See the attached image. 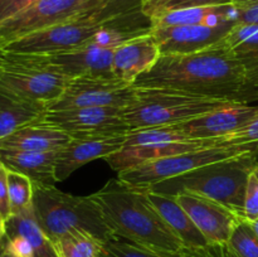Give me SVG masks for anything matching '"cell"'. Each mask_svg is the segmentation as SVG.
<instances>
[{
	"label": "cell",
	"instance_id": "8fae6325",
	"mask_svg": "<svg viewBox=\"0 0 258 257\" xmlns=\"http://www.w3.org/2000/svg\"><path fill=\"white\" fill-rule=\"evenodd\" d=\"M136 88L133 83L116 77L72 78L59 98L48 110H68L85 107L125 108L135 98Z\"/></svg>",
	"mask_w": 258,
	"mask_h": 257
},
{
	"label": "cell",
	"instance_id": "603a6c76",
	"mask_svg": "<svg viewBox=\"0 0 258 257\" xmlns=\"http://www.w3.org/2000/svg\"><path fill=\"white\" fill-rule=\"evenodd\" d=\"M47 110L42 103L18 100L0 92V140L42 118Z\"/></svg>",
	"mask_w": 258,
	"mask_h": 257
},
{
	"label": "cell",
	"instance_id": "8992f818",
	"mask_svg": "<svg viewBox=\"0 0 258 257\" xmlns=\"http://www.w3.org/2000/svg\"><path fill=\"white\" fill-rule=\"evenodd\" d=\"M72 78L55 70L44 54L5 52L0 71V92L49 108Z\"/></svg>",
	"mask_w": 258,
	"mask_h": 257
},
{
	"label": "cell",
	"instance_id": "4fadbf2b",
	"mask_svg": "<svg viewBox=\"0 0 258 257\" xmlns=\"http://www.w3.org/2000/svg\"><path fill=\"white\" fill-rule=\"evenodd\" d=\"M174 197L207 241L217 248H226L234 227L242 217L219 202L199 194L184 191Z\"/></svg>",
	"mask_w": 258,
	"mask_h": 257
},
{
	"label": "cell",
	"instance_id": "4dcf8cb0",
	"mask_svg": "<svg viewBox=\"0 0 258 257\" xmlns=\"http://www.w3.org/2000/svg\"><path fill=\"white\" fill-rule=\"evenodd\" d=\"M233 52L258 81V32L254 33L246 42L234 48Z\"/></svg>",
	"mask_w": 258,
	"mask_h": 257
},
{
	"label": "cell",
	"instance_id": "f6af8a7d",
	"mask_svg": "<svg viewBox=\"0 0 258 257\" xmlns=\"http://www.w3.org/2000/svg\"><path fill=\"white\" fill-rule=\"evenodd\" d=\"M229 2H231V3H233V2H236V0H229Z\"/></svg>",
	"mask_w": 258,
	"mask_h": 257
},
{
	"label": "cell",
	"instance_id": "52a82bcc",
	"mask_svg": "<svg viewBox=\"0 0 258 257\" xmlns=\"http://www.w3.org/2000/svg\"><path fill=\"white\" fill-rule=\"evenodd\" d=\"M218 145L228 144L224 143L223 138L189 139L171 126L138 128L126 135L121 150L105 160L113 170L120 173L156 159Z\"/></svg>",
	"mask_w": 258,
	"mask_h": 257
},
{
	"label": "cell",
	"instance_id": "ac0fdd59",
	"mask_svg": "<svg viewBox=\"0 0 258 257\" xmlns=\"http://www.w3.org/2000/svg\"><path fill=\"white\" fill-rule=\"evenodd\" d=\"M126 135L108 138L75 139L57 151L55 159V179L63 181L85 164L97 159H106L121 150Z\"/></svg>",
	"mask_w": 258,
	"mask_h": 257
},
{
	"label": "cell",
	"instance_id": "e575fe53",
	"mask_svg": "<svg viewBox=\"0 0 258 257\" xmlns=\"http://www.w3.org/2000/svg\"><path fill=\"white\" fill-rule=\"evenodd\" d=\"M38 0H0V23L18 14Z\"/></svg>",
	"mask_w": 258,
	"mask_h": 257
},
{
	"label": "cell",
	"instance_id": "2e32d148",
	"mask_svg": "<svg viewBox=\"0 0 258 257\" xmlns=\"http://www.w3.org/2000/svg\"><path fill=\"white\" fill-rule=\"evenodd\" d=\"M144 189H146L149 199L153 202L174 233L180 238L189 253L198 257H224L226 248H217L207 241L204 234L178 203L175 197L156 193L148 188Z\"/></svg>",
	"mask_w": 258,
	"mask_h": 257
},
{
	"label": "cell",
	"instance_id": "d6a6232c",
	"mask_svg": "<svg viewBox=\"0 0 258 257\" xmlns=\"http://www.w3.org/2000/svg\"><path fill=\"white\" fill-rule=\"evenodd\" d=\"M243 218L253 221L258 218V178L254 173L251 174L247 184L246 196H244Z\"/></svg>",
	"mask_w": 258,
	"mask_h": 257
},
{
	"label": "cell",
	"instance_id": "44dd1931",
	"mask_svg": "<svg viewBox=\"0 0 258 257\" xmlns=\"http://www.w3.org/2000/svg\"><path fill=\"white\" fill-rule=\"evenodd\" d=\"M71 140L63 131L39 122L29 123L18 128L0 140V149L22 151H54L59 150Z\"/></svg>",
	"mask_w": 258,
	"mask_h": 257
},
{
	"label": "cell",
	"instance_id": "836d02e7",
	"mask_svg": "<svg viewBox=\"0 0 258 257\" xmlns=\"http://www.w3.org/2000/svg\"><path fill=\"white\" fill-rule=\"evenodd\" d=\"M256 32H258L257 24H236L226 37L224 43L229 48L234 49L239 44H242L247 39H249Z\"/></svg>",
	"mask_w": 258,
	"mask_h": 257
},
{
	"label": "cell",
	"instance_id": "60d3db41",
	"mask_svg": "<svg viewBox=\"0 0 258 257\" xmlns=\"http://www.w3.org/2000/svg\"><path fill=\"white\" fill-rule=\"evenodd\" d=\"M248 223L251 224L252 229H253L254 233H256L257 236H258V218L257 219H253V221H248Z\"/></svg>",
	"mask_w": 258,
	"mask_h": 257
},
{
	"label": "cell",
	"instance_id": "5b68a950",
	"mask_svg": "<svg viewBox=\"0 0 258 257\" xmlns=\"http://www.w3.org/2000/svg\"><path fill=\"white\" fill-rule=\"evenodd\" d=\"M135 88L134 101L122 108L123 120L131 130L175 125L236 103L174 88Z\"/></svg>",
	"mask_w": 258,
	"mask_h": 257
},
{
	"label": "cell",
	"instance_id": "8d00e7d4",
	"mask_svg": "<svg viewBox=\"0 0 258 257\" xmlns=\"http://www.w3.org/2000/svg\"><path fill=\"white\" fill-rule=\"evenodd\" d=\"M237 24H257L258 25V4L249 7L237 8Z\"/></svg>",
	"mask_w": 258,
	"mask_h": 257
},
{
	"label": "cell",
	"instance_id": "ba28073f",
	"mask_svg": "<svg viewBox=\"0 0 258 257\" xmlns=\"http://www.w3.org/2000/svg\"><path fill=\"white\" fill-rule=\"evenodd\" d=\"M256 151H258V143L211 146L148 161L133 169L120 171L117 178L123 183L136 188H149L154 184L183 175L208 164Z\"/></svg>",
	"mask_w": 258,
	"mask_h": 257
},
{
	"label": "cell",
	"instance_id": "ffe728a7",
	"mask_svg": "<svg viewBox=\"0 0 258 257\" xmlns=\"http://www.w3.org/2000/svg\"><path fill=\"white\" fill-rule=\"evenodd\" d=\"M57 151H22L0 149V163L27 175L34 185L52 186L55 179Z\"/></svg>",
	"mask_w": 258,
	"mask_h": 257
},
{
	"label": "cell",
	"instance_id": "4316f807",
	"mask_svg": "<svg viewBox=\"0 0 258 257\" xmlns=\"http://www.w3.org/2000/svg\"><path fill=\"white\" fill-rule=\"evenodd\" d=\"M223 4H231V2L229 0H144L141 12L146 18L153 20L176 10Z\"/></svg>",
	"mask_w": 258,
	"mask_h": 257
},
{
	"label": "cell",
	"instance_id": "f546056e",
	"mask_svg": "<svg viewBox=\"0 0 258 257\" xmlns=\"http://www.w3.org/2000/svg\"><path fill=\"white\" fill-rule=\"evenodd\" d=\"M100 257H197L183 253H165L143 248L130 242L113 239L102 244Z\"/></svg>",
	"mask_w": 258,
	"mask_h": 257
},
{
	"label": "cell",
	"instance_id": "7bdbcfd3",
	"mask_svg": "<svg viewBox=\"0 0 258 257\" xmlns=\"http://www.w3.org/2000/svg\"><path fill=\"white\" fill-rule=\"evenodd\" d=\"M3 55H4V49H3V45L0 44V71H2V63H3Z\"/></svg>",
	"mask_w": 258,
	"mask_h": 257
},
{
	"label": "cell",
	"instance_id": "d6986e66",
	"mask_svg": "<svg viewBox=\"0 0 258 257\" xmlns=\"http://www.w3.org/2000/svg\"><path fill=\"white\" fill-rule=\"evenodd\" d=\"M160 55L159 45L151 33L133 38L118 45L113 52V76L134 85L136 78L150 70Z\"/></svg>",
	"mask_w": 258,
	"mask_h": 257
},
{
	"label": "cell",
	"instance_id": "f1b7e54d",
	"mask_svg": "<svg viewBox=\"0 0 258 257\" xmlns=\"http://www.w3.org/2000/svg\"><path fill=\"white\" fill-rule=\"evenodd\" d=\"M144 0H82L85 13H98L103 19L110 20L120 15L141 10Z\"/></svg>",
	"mask_w": 258,
	"mask_h": 257
},
{
	"label": "cell",
	"instance_id": "7a4b0ae2",
	"mask_svg": "<svg viewBox=\"0 0 258 257\" xmlns=\"http://www.w3.org/2000/svg\"><path fill=\"white\" fill-rule=\"evenodd\" d=\"M91 197L118 239L125 238L151 251L194 256L159 213L146 189L128 185L116 178L110 179Z\"/></svg>",
	"mask_w": 258,
	"mask_h": 257
},
{
	"label": "cell",
	"instance_id": "e0dca14e",
	"mask_svg": "<svg viewBox=\"0 0 258 257\" xmlns=\"http://www.w3.org/2000/svg\"><path fill=\"white\" fill-rule=\"evenodd\" d=\"M113 52L115 48L103 47L92 38L73 49L44 55L55 70L70 78L83 76L115 77L112 72Z\"/></svg>",
	"mask_w": 258,
	"mask_h": 257
},
{
	"label": "cell",
	"instance_id": "7c38bea8",
	"mask_svg": "<svg viewBox=\"0 0 258 257\" xmlns=\"http://www.w3.org/2000/svg\"><path fill=\"white\" fill-rule=\"evenodd\" d=\"M83 13L82 0H38L0 23V44L57 25Z\"/></svg>",
	"mask_w": 258,
	"mask_h": 257
},
{
	"label": "cell",
	"instance_id": "83f0119b",
	"mask_svg": "<svg viewBox=\"0 0 258 257\" xmlns=\"http://www.w3.org/2000/svg\"><path fill=\"white\" fill-rule=\"evenodd\" d=\"M227 248L237 257H258V236L247 219L241 218L236 224Z\"/></svg>",
	"mask_w": 258,
	"mask_h": 257
},
{
	"label": "cell",
	"instance_id": "5bb4252c",
	"mask_svg": "<svg viewBox=\"0 0 258 257\" xmlns=\"http://www.w3.org/2000/svg\"><path fill=\"white\" fill-rule=\"evenodd\" d=\"M237 22L217 25H170L151 28L161 55L189 54L224 42Z\"/></svg>",
	"mask_w": 258,
	"mask_h": 257
},
{
	"label": "cell",
	"instance_id": "9a60e30c",
	"mask_svg": "<svg viewBox=\"0 0 258 257\" xmlns=\"http://www.w3.org/2000/svg\"><path fill=\"white\" fill-rule=\"evenodd\" d=\"M258 115V106L232 103L193 120L170 125L189 139L223 138L236 133Z\"/></svg>",
	"mask_w": 258,
	"mask_h": 257
},
{
	"label": "cell",
	"instance_id": "1f68e13d",
	"mask_svg": "<svg viewBox=\"0 0 258 257\" xmlns=\"http://www.w3.org/2000/svg\"><path fill=\"white\" fill-rule=\"evenodd\" d=\"M223 140L228 145L258 143V115L238 131L231 134V135L223 136Z\"/></svg>",
	"mask_w": 258,
	"mask_h": 257
},
{
	"label": "cell",
	"instance_id": "3957f363",
	"mask_svg": "<svg viewBox=\"0 0 258 257\" xmlns=\"http://www.w3.org/2000/svg\"><path fill=\"white\" fill-rule=\"evenodd\" d=\"M257 156L258 151L208 164L183 175L154 184L148 189L173 197L184 191L199 194L219 202L243 218L247 184L258 165Z\"/></svg>",
	"mask_w": 258,
	"mask_h": 257
},
{
	"label": "cell",
	"instance_id": "277c9868",
	"mask_svg": "<svg viewBox=\"0 0 258 257\" xmlns=\"http://www.w3.org/2000/svg\"><path fill=\"white\" fill-rule=\"evenodd\" d=\"M33 209L37 222L53 243L75 231L88 232L103 243L118 239L91 196H72L54 185H34Z\"/></svg>",
	"mask_w": 258,
	"mask_h": 257
},
{
	"label": "cell",
	"instance_id": "7402d4cb",
	"mask_svg": "<svg viewBox=\"0 0 258 257\" xmlns=\"http://www.w3.org/2000/svg\"><path fill=\"white\" fill-rule=\"evenodd\" d=\"M237 9L233 3L223 5L189 8L168 13L151 20V28L170 25H217L226 22H237Z\"/></svg>",
	"mask_w": 258,
	"mask_h": 257
},
{
	"label": "cell",
	"instance_id": "484cf974",
	"mask_svg": "<svg viewBox=\"0 0 258 257\" xmlns=\"http://www.w3.org/2000/svg\"><path fill=\"white\" fill-rule=\"evenodd\" d=\"M8 188L12 216L20 214L32 208L34 184L27 175L8 169Z\"/></svg>",
	"mask_w": 258,
	"mask_h": 257
},
{
	"label": "cell",
	"instance_id": "d590c367",
	"mask_svg": "<svg viewBox=\"0 0 258 257\" xmlns=\"http://www.w3.org/2000/svg\"><path fill=\"white\" fill-rule=\"evenodd\" d=\"M0 213L5 219L12 216L8 188V168L3 163H0Z\"/></svg>",
	"mask_w": 258,
	"mask_h": 257
},
{
	"label": "cell",
	"instance_id": "30bf717a",
	"mask_svg": "<svg viewBox=\"0 0 258 257\" xmlns=\"http://www.w3.org/2000/svg\"><path fill=\"white\" fill-rule=\"evenodd\" d=\"M39 122L63 131L70 138L123 136L131 131L121 107H85L47 110Z\"/></svg>",
	"mask_w": 258,
	"mask_h": 257
},
{
	"label": "cell",
	"instance_id": "74e56055",
	"mask_svg": "<svg viewBox=\"0 0 258 257\" xmlns=\"http://www.w3.org/2000/svg\"><path fill=\"white\" fill-rule=\"evenodd\" d=\"M5 236H7V219L0 213V243L4 241Z\"/></svg>",
	"mask_w": 258,
	"mask_h": 257
},
{
	"label": "cell",
	"instance_id": "ee69618b",
	"mask_svg": "<svg viewBox=\"0 0 258 257\" xmlns=\"http://www.w3.org/2000/svg\"><path fill=\"white\" fill-rule=\"evenodd\" d=\"M253 173H254V175H256V176H257V178H258V165L256 166V168H254Z\"/></svg>",
	"mask_w": 258,
	"mask_h": 257
},
{
	"label": "cell",
	"instance_id": "cb8c5ba5",
	"mask_svg": "<svg viewBox=\"0 0 258 257\" xmlns=\"http://www.w3.org/2000/svg\"><path fill=\"white\" fill-rule=\"evenodd\" d=\"M13 234H20L30 242L34 257H59L53 241L37 222L33 207L7 219V236Z\"/></svg>",
	"mask_w": 258,
	"mask_h": 257
},
{
	"label": "cell",
	"instance_id": "6da1fadb",
	"mask_svg": "<svg viewBox=\"0 0 258 257\" xmlns=\"http://www.w3.org/2000/svg\"><path fill=\"white\" fill-rule=\"evenodd\" d=\"M135 87H166L236 103L258 100V81L224 42L189 54L160 55Z\"/></svg>",
	"mask_w": 258,
	"mask_h": 257
},
{
	"label": "cell",
	"instance_id": "d4e9b609",
	"mask_svg": "<svg viewBox=\"0 0 258 257\" xmlns=\"http://www.w3.org/2000/svg\"><path fill=\"white\" fill-rule=\"evenodd\" d=\"M103 242L88 232L75 231L54 242L59 257H100Z\"/></svg>",
	"mask_w": 258,
	"mask_h": 257
},
{
	"label": "cell",
	"instance_id": "f35d334b",
	"mask_svg": "<svg viewBox=\"0 0 258 257\" xmlns=\"http://www.w3.org/2000/svg\"><path fill=\"white\" fill-rule=\"evenodd\" d=\"M233 4L236 5L237 8L249 7V5L258 4V0H236V2H233Z\"/></svg>",
	"mask_w": 258,
	"mask_h": 257
},
{
	"label": "cell",
	"instance_id": "9c48e42d",
	"mask_svg": "<svg viewBox=\"0 0 258 257\" xmlns=\"http://www.w3.org/2000/svg\"><path fill=\"white\" fill-rule=\"evenodd\" d=\"M107 22L108 20L103 19L98 13H83L57 25L12 40L3 45V49L5 52L29 54L64 52L80 47L92 39Z\"/></svg>",
	"mask_w": 258,
	"mask_h": 257
},
{
	"label": "cell",
	"instance_id": "ab89813d",
	"mask_svg": "<svg viewBox=\"0 0 258 257\" xmlns=\"http://www.w3.org/2000/svg\"><path fill=\"white\" fill-rule=\"evenodd\" d=\"M0 257H15V256H13L9 251H8L7 247H5V244H4V241L0 243Z\"/></svg>",
	"mask_w": 258,
	"mask_h": 257
},
{
	"label": "cell",
	"instance_id": "b9f144b4",
	"mask_svg": "<svg viewBox=\"0 0 258 257\" xmlns=\"http://www.w3.org/2000/svg\"><path fill=\"white\" fill-rule=\"evenodd\" d=\"M224 257H237V256L233 253V252H231V251H229V249L226 247V249H224Z\"/></svg>",
	"mask_w": 258,
	"mask_h": 257
}]
</instances>
